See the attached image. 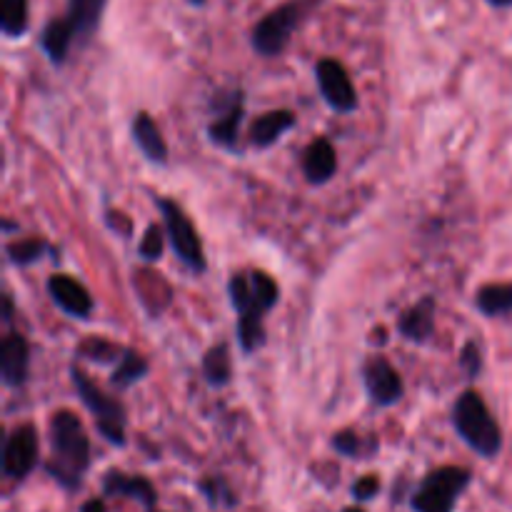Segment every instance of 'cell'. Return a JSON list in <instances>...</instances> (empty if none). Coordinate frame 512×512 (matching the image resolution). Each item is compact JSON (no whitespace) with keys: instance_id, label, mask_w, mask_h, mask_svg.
<instances>
[{"instance_id":"obj_1","label":"cell","mask_w":512,"mask_h":512,"mask_svg":"<svg viewBox=\"0 0 512 512\" xmlns=\"http://www.w3.org/2000/svg\"><path fill=\"white\" fill-rule=\"evenodd\" d=\"M50 463L48 473L63 488L75 490L90 465V440L73 410H58L50 420Z\"/></svg>"},{"instance_id":"obj_2","label":"cell","mask_w":512,"mask_h":512,"mask_svg":"<svg viewBox=\"0 0 512 512\" xmlns=\"http://www.w3.org/2000/svg\"><path fill=\"white\" fill-rule=\"evenodd\" d=\"M453 423L460 438L483 458H495L503 448V433L490 415L485 400L475 390L460 395L453 408Z\"/></svg>"},{"instance_id":"obj_3","label":"cell","mask_w":512,"mask_h":512,"mask_svg":"<svg viewBox=\"0 0 512 512\" xmlns=\"http://www.w3.org/2000/svg\"><path fill=\"white\" fill-rule=\"evenodd\" d=\"M315 3L318 0H288V3L270 10L268 15H263L255 23L253 35H250L255 53L265 55V58H275V55L283 53L293 38L295 28L303 23L305 13L315 8Z\"/></svg>"},{"instance_id":"obj_4","label":"cell","mask_w":512,"mask_h":512,"mask_svg":"<svg viewBox=\"0 0 512 512\" xmlns=\"http://www.w3.org/2000/svg\"><path fill=\"white\" fill-rule=\"evenodd\" d=\"M70 378H73L75 390H78L80 400L85 408L93 413L95 423H98L100 435L113 445H125V410L118 400L105 395L88 375L80 368H70Z\"/></svg>"},{"instance_id":"obj_5","label":"cell","mask_w":512,"mask_h":512,"mask_svg":"<svg viewBox=\"0 0 512 512\" xmlns=\"http://www.w3.org/2000/svg\"><path fill=\"white\" fill-rule=\"evenodd\" d=\"M470 470L455 468H438L423 480L413 495V510L415 512H453L458 503L460 493L468 488Z\"/></svg>"},{"instance_id":"obj_6","label":"cell","mask_w":512,"mask_h":512,"mask_svg":"<svg viewBox=\"0 0 512 512\" xmlns=\"http://www.w3.org/2000/svg\"><path fill=\"white\" fill-rule=\"evenodd\" d=\"M158 208L163 213L165 230H168V238L173 243L175 255L183 260V265H188L193 273H203L205 270V253L203 245H200L198 233H195L193 223L185 215V210L180 208L175 200L170 198H158Z\"/></svg>"},{"instance_id":"obj_7","label":"cell","mask_w":512,"mask_h":512,"mask_svg":"<svg viewBox=\"0 0 512 512\" xmlns=\"http://www.w3.org/2000/svg\"><path fill=\"white\" fill-rule=\"evenodd\" d=\"M315 78H318V88L330 108L338 113H353L358 108V93H355L353 80L340 60L320 58L315 63Z\"/></svg>"},{"instance_id":"obj_8","label":"cell","mask_w":512,"mask_h":512,"mask_svg":"<svg viewBox=\"0 0 512 512\" xmlns=\"http://www.w3.org/2000/svg\"><path fill=\"white\" fill-rule=\"evenodd\" d=\"M35 465H38V435L33 425H18L5 440L3 473L13 480H23Z\"/></svg>"},{"instance_id":"obj_9","label":"cell","mask_w":512,"mask_h":512,"mask_svg":"<svg viewBox=\"0 0 512 512\" xmlns=\"http://www.w3.org/2000/svg\"><path fill=\"white\" fill-rule=\"evenodd\" d=\"M363 383L365 390H368L370 400L380 408H388V405H395L400 398H403V378H400L398 370L388 363L385 358L375 355L368 363L363 365Z\"/></svg>"},{"instance_id":"obj_10","label":"cell","mask_w":512,"mask_h":512,"mask_svg":"<svg viewBox=\"0 0 512 512\" xmlns=\"http://www.w3.org/2000/svg\"><path fill=\"white\" fill-rule=\"evenodd\" d=\"M48 290L55 305L73 318H88L93 313V298H90L88 288L70 275H53L48 280Z\"/></svg>"},{"instance_id":"obj_11","label":"cell","mask_w":512,"mask_h":512,"mask_svg":"<svg viewBox=\"0 0 512 512\" xmlns=\"http://www.w3.org/2000/svg\"><path fill=\"white\" fill-rule=\"evenodd\" d=\"M30 368V345L20 333H10L0 345V375L3 383L18 388L25 383Z\"/></svg>"},{"instance_id":"obj_12","label":"cell","mask_w":512,"mask_h":512,"mask_svg":"<svg viewBox=\"0 0 512 512\" xmlns=\"http://www.w3.org/2000/svg\"><path fill=\"white\" fill-rule=\"evenodd\" d=\"M303 170L310 183H328L338 170V155H335L333 143L325 138L313 140L303 153Z\"/></svg>"},{"instance_id":"obj_13","label":"cell","mask_w":512,"mask_h":512,"mask_svg":"<svg viewBox=\"0 0 512 512\" xmlns=\"http://www.w3.org/2000/svg\"><path fill=\"white\" fill-rule=\"evenodd\" d=\"M103 493L105 495H123V498H135L143 505L153 508L155 505V488L150 480L140 478V475H125L120 470H110L103 478Z\"/></svg>"},{"instance_id":"obj_14","label":"cell","mask_w":512,"mask_h":512,"mask_svg":"<svg viewBox=\"0 0 512 512\" xmlns=\"http://www.w3.org/2000/svg\"><path fill=\"white\" fill-rule=\"evenodd\" d=\"M398 330L403 338L413 340V343H425L435 333V300L423 298L420 303H415L398 320Z\"/></svg>"},{"instance_id":"obj_15","label":"cell","mask_w":512,"mask_h":512,"mask_svg":"<svg viewBox=\"0 0 512 512\" xmlns=\"http://www.w3.org/2000/svg\"><path fill=\"white\" fill-rule=\"evenodd\" d=\"M295 125V113L290 110H273V113L260 115L250 128V143L255 148H270L278 143L285 133Z\"/></svg>"},{"instance_id":"obj_16","label":"cell","mask_w":512,"mask_h":512,"mask_svg":"<svg viewBox=\"0 0 512 512\" xmlns=\"http://www.w3.org/2000/svg\"><path fill=\"white\" fill-rule=\"evenodd\" d=\"M75 38H78V33H75V28L70 25L68 18H53L48 20V25L43 28L40 48L45 50V55H48L55 65H60L68 58L70 45H73Z\"/></svg>"},{"instance_id":"obj_17","label":"cell","mask_w":512,"mask_h":512,"mask_svg":"<svg viewBox=\"0 0 512 512\" xmlns=\"http://www.w3.org/2000/svg\"><path fill=\"white\" fill-rule=\"evenodd\" d=\"M133 138L138 148L148 155L153 163H168V145H165L163 135H160L158 125L148 113H138L133 120Z\"/></svg>"},{"instance_id":"obj_18","label":"cell","mask_w":512,"mask_h":512,"mask_svg":"<svg viewBox=\"0 0 512 512\" xmlns=\"http://www.w3.org/2000/svg\"><path fill=\"white\" fill-rule=\"evenodd\" d=\"M240 120H243V93H235L230 105H225L223 113L210 123L208 133L213 138V143L223 145V148H235Z\"/></svg>"},{"instance_id":"obj_19","label":"cell","mask_w":512,"mask_h":512,"mask_svg":"<svg viewBox=\"0 0 512 512\" xmlns=\"http://www.w3.org/2000/svg\"><path fill=\"white\" fill-rule=\"evenodd\" d=\"M105 5H108V0H68L65 18L70 20L80 38H93L100 20H103Z\"/></svg>"},{"instance_id":"obj_20","label":"cell","mask_w":512,"mask_h":512,"mask_svg":"<svg viewBox=\"0 0 512 512\" xmlns=\"http://www.w3.org/2000/svg\"><path fill=\"white\" fill-rule=\"evenodd\" d=\"M230 353H228V345H215L205 353L203 358V375L213 388H223V385L230 383Z\"/></svg>"},{"instance_id":"obj_21","label":"cell","mask_w":512,"mask_h":512,"mask_svg":"<svg viewBox=\"0 0 512 512\" xmlns=\"http://www.w3.org/2000/svg\"><path fill=\"white\" fill-rule=\"evenodd\" d=\"M0 28L8 38H20L28 30V0H0Z\"/></svg>"},{"instance_id":"obj_22","label":"cell","mask_w":512,"mask_h":512,"mask_svg":"<svg viewBox=\"0 0 512 512\" xmlns=\"http://www.w3.org/2000/svg\"><path fill=\"white\" fill-rule=\"evenodd\" d=\"M263 315V310H248V313L238 315V340L245 353H253V350H258L263 345Z\"/></svg>"},{"instance_id":"obj_23","label":"cell","mask_w":512,"mask_h":512,"mask_svg":"<svg viewBox=\"0 0 512 512\" xmlns=\"http://www.w3.org/2000/svg\"><path fill=\"white\" fill-rule=\"evenodd\" d=\"M145 375H148V360H145L143 355L135 353V350L125 348L118 370L113 373V385H118V388H130V385L140 383Z\"/></svg>"},{"instance_id":"obj_24","label":"cell","mask_w":512,"mask_h":512,"mask_svg":"<svg viewBox=\"0 0 512 512\" xmlns=\"http://www.w3.org/2000/svg\"><path fill=\"white\" fill-rule=\"evenodd\" d=\"M478 308L485 315L512 313V285H485V288H480Z\"/></svg>"},{"instance_id":"obj_25","label":"cell","mask_w":512,"mask_h":512,"mask_svg":"<svg viewBox=\"0 0 512 512\" xmlns=\"http://www.w3.org/2000/svg\"><path fill=\"white\" fill-rule=\"evenodd\" d=\"M250 285H253L255 300H258V305L265 310V313H268V310H273L275 305H278L280 288L268 273H253V275H250Z\"/></svg>"},{"instance_id":"obj_26","label":"cell","mask_w":512,"mask_h":512,"mask_svg":"<svg viewBox=\"0 0 512 512\" xmlns=\"http://www.w3.org/2000/svg\"><path fill=\"white\" fill-rule=\"evenodd\" d=\"M123 350L125 348H118V345L108 343V340L103 338H90L80 345L78 355H85L88 360H103V363H108V360L123 358Z\"/></svg>"},{"instance_id":"obj_27","label":"cell","mask_w":512,"mask_h":512,"mask_svg":"<svg viewBox=\"0 0 512 512\" xmlns=\"http://www.w3.org/2000/svg\"><path fill=\"white\" fill-rule=\"evenodd\" d=\"M43 240H35V238H28V240H18V243L8 245V255L13 263L18 265H28V263H35V260L43 255Z\"/></svg>"},{"instance_id":"obj_28","label":"cell","mask_w":512,"mask_h":512,"mask_svg":"<svg viewBox=\"0 0 512 512\" xmlns=\"http://www.w3.org/2000/svg\"><path fill=\"white\" fill-rule=\"evenodd\" d=\"M163 245V230H160L158 225H150V228L145 230L143 240H140V255H143L148 263H155V260H160V255H163Z\"/></svg>"},{"instance_id":"obj_29","label":"cell","mask_w":512,"mask_h":512,"mask_svg":"<svg viewBox=\"0 0 512 512\" xmlns=\"http://www.w3.org/2000/svg\"><path fill=\"white\" fill-rule=\"evenodd\" d=\"M460 365L468 373V378H478L480 370H483V360H480V350L475 343H465L463 350H460Z\"/></svg>"},{"instance_id":"obj_30","label":"cell","mask_w":512,"mask_h":512,"mask_svg":"<svg viewBox=\"0 0 512 512\" xmlns=\"http://www.w3.org/2000/svg\"><path fill=\"white\" fill-rule=\"evenodd\" d=\"M333 448L338 450L340 455H348V458H355L360 453V438L350 430H343V433H335Z\"/></svg>"},{"instance_id":"obj_31","label":"cell","mask_w":512,"mask_h":512,"mask_svg":"<svg viewBox=\"0 0 512 512\" xmlns=\"http://www.w3.org/2000/svg\"><path fill=\"white\" fill-rule=\"evenodd\" d=\"M378 490H380L378 475H365V478H360L358 483L353 485V495L358 500H373L375 495H378Z\"/></svg>"},{"instance_id":"obj_32","label":"cell","mask_w":512,"mask_h":512,"mask_svg":"<svg viewBox=\"0 0 512 512\" xmlns=\"http://www.w3.org/2000/svg\"><path fill=\"white\" fill-rule=\"evenodd\" d=\"M118 218H123V215H120V213H113V210H110V213H108V225H110V228L120 230ZM123 230H125V235H130V230H133V225H130V220H123Z\"/></svg>"},{"instance_id":"obj_33","label":"cell","mask_w":512,"mask_h":512,"mask_svg":"<svg viewBox=\"0 0 512 512\" xmlns=\"http://www.w3.org/2000/svg\"><path fill=\"white\" fill-rule=\"evenodd\" d=\"M80 512H108V510H105L103 500L95 498V500H88V503H85L83 508H80Z\"/></svg>"},{"instance_id":"obj_34","label":"cell","mask_w":512,"mask_h":512,"mask_svg":"<svg viewBox=\"0 0 512 512\" xmlns=\"http://www.w3.org/2000/svg\"><path fill=\"white\" fill-rule=\"evenodd\" d=\"M10 313H13V300H10V295H5V313H3V318L10 320Z\"/></svg>"},{"instance_id":"obj_35","label":"cell","mask_w":512,"mask_h":512,"mask_svg":"<svg viewBox=\"0 0 512 512\" xmlns=\"http://www.w3.org/2000/svg\"><path fill=\"white\" fill-rule=\"evenodd\" d=\"M490 5H495V8H510L512 0H488Z\"/></svg>"},{"instance_id":"obj_36","label":"cell","mask_w":512,"mask_h":512,"mask_svg":"<svg viewBox=\"0 0 512 512\" xmlns=\"http://www.w3.org/2000/svg\"><path fill=\"white\" fill-rule=\"evenodd\" d=\"M188 3L195 5V8H200V5H205V3H208V0H188Z\"/></svg>"},{"instance_id":"obj_37","label":"cell","mask_w":512,"mask_h":512,"mask_svg":"<svg viewBox=\"0 0 512 512\" xmlns=\"http://www.w3.org/2000/svg\"><path fill=\"white\" fill-rule=\"evenodd\" d=\"M343 512H365L363 508H348V510H343Z\"/></svg>"}]
</instances>
